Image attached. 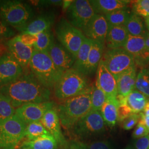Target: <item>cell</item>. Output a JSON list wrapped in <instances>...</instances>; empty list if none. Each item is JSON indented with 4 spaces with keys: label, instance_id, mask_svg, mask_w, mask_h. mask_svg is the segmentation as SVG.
I'll use <instances>...</instances> for the list:
<instances>
[{
    "label": "cell",
    "instance_id": "cell-31",
    "mask_svg": "<svg viewBox=\"0 0 149 149\" xmlns=\"http://www.w3.org/2000/svg\"><path fill=\"white\" fill-rule=\"evenodd\" d=\"M49 135L51 134L44 127L40 121L32 123L27 125L25 131V137L27 138V140H33L41 136Z\"/></svg>",
    "mask_w": 149,
    "mask_h": 149
},
{
    "label": "cell",
    "instance_id": "cell-27",
    "mask_svg": "<svg viewBox=\"0 0 149 149\" xmlns=\"http://www.w3.org/2000/svg\"><path fill=\"white\" fill-rule=\"evenodd\" d=\"M124 26L128 34L133 36L144 37L147 32L145 24L141 17L132 12Z\"/></svg>",
    "mask_w": 149,
    "mask_h": 149
},
{
    "label": "cell",
    "instance_id": "cell-29",
    "mask_svg": "<svg viewBox=\"0 0 149 149\" xmlns=\"http://www.w3.org/2000/svg\"><path fill=\"white\" fill-rule=\"evenodd\" d=\"M64 149H113L111 144L106 140L95 141L86 144L77 141L68 142Z\"/></svg>",
    "mask_w": 149,
    "mask_h": 149
},
{
    "label": "cell",
    "instance_id": "cell-43",
    "mask_svg": "<svg viewBox=\"0 0 149 149\" xmlns=\"http://www.w3.org/2000/svg\"><path fill=\"white\" fill-rule=\"evenodd\" d=\"M135 149H149V134L138 139L135 143Z\"/></svg>",
    "mask_w": 149,
    "mask_h": 149
},
{
    "label": "cell",
    "instance_id": "cell-30",
    "mask_svg": "<svg viewBox=\"0 0 149 149\" xmlns=\"http://www.w3.org/2000/svg\"><path fill=\"white\" fill-rule=\"evenodd\" d=\"M123 48L133 56L138 54L146 48L144 37L133 36L129 34Z\"/></svg>",
    "mask_w": 149,
    "mask_h": 149
},
{
    "label": "cell",
    "instance_id": "cell-12",
    "mask_svg": "<svg viewBox=\"0 0 149 149\" xmlns=\"http://www.w3.org/2000/svg\"><path fill=\"white\" fill-rule=\"evenodd\" d=\"M24 70L8 52L0 55V88L18 79Z\"/></svg>",
    "mask_w": 149,
    "mask_h": 149
},
{
    "label": "cell",
    "instance_id": "cell-3",
    "mask_svg": "<svg viewBox=\"0 0 149 149\" xmlns=\"http://www.w3.org/2000/svg\"><path fill=\"white\" fill-rule=\"evenodd\" d=\"M28 68L39 82L50 90L54 88L64 73L54 65L47 52L35 49Z\"/></svg>",
    "mask_w": 149,
    "mask_h": 149
},
{
    "label": "cell",
    "instance_id": "cell-40",
    "mask_svg": "<svg viewBox=\"0 0 149 149\" xmlns=\"http://www.w3.org/2000/svg\"><path fill=\"white\" fill-rule=\"evenodd\" d=\"M15 32L10 27L6 24L0 18V42L13 37Z\"/></svg>",
    "mask_w": 149,
    "mask_h": 149
},
{
    "label": "cell",
    "instance_id": "cell-20",
    "mask_svg": "<svg viewBox=\"0 0 149 149\" xmlns=\"http://www.w3.org/2000/svg\"><path fill=\"white\" fill-rule=\"evenodd\" d=\"M136 69L134 66L119 77L117 80L118 96L125 98L135 89Z\"/></svg>",
    "mask_w": 149,
    "mask_h": 149
},
{
    "label": "cell",
    "instance_id": "cell-6",
    "mask_svg": "<svg viewBox=\"0 0 149 149\" xmlns=\"http://www.w3.org/2000/svg\"><path fill=\"white\" fill-rule=\"evenodd\" d=\"M55 33L59 43L76 58L86 38L83 32L61 18L56 24Z\"/></svg>",
    "mask_w": 149,
    "mask_h": 149
},
{
    "label": "cell",
    "instance_id": "cell-26",
    "mask_svg": "<svg viewBox=\"0 0 149 149\" xmlns=\"http://www.w3.org/2000/svg\"><path fill=\"white\" fill-rule=\"evenodd\" d=\"M92 40L86 37L80 47L79 52L76 57V60L72 69L75 70L84 74L86 65L87 63L88 55L90 51Z\"/></svg>",
    "mask_w": 149,
    "mask_h": 149
},
{
    "label": "cell",
    "instance_id": "cell-46",
    "mask_svg": "<svg viewBox=\"0 0 149 149\" xmlns=\"http://www.w3.org/2000/svg\"><path fill=\"white\" fill-rule=\"evenodd\" d=\"M144 39H145V46L147 48L149 49V32L147 31L146 34L144 36Z\"/></svg>",
    "mask_w": 149,
    "mask_h": 149
},
{
    "label": "cell",
    "instance_id": "cell-10",
    "mask_svg": "<svg viewBox=\"0 0 149 149\" xmlns=\"http://www.w3.org/2000/svg\"><path fill=\"white\" fill-rule=\"evenodd\" d=\"M67 20L81 31L96 14L90 1H72L66 10Z\"/></svg>",
    "mask_w": 149,
    "mask_h": 149
},
{
    "label": "cell",
    "instance_id": "cell-37",
    "mask_svg": "<svg viewBox=\"0 0 149 149\" xmlns=\"http://www.w3.org/2000/svg\"><path fill=\"white\" fill-rule=\"evenodd\" d=\"M133 57L136 69L141 70L149 68V49L146 48Z\"/></svg>",
    "mask_w": 149,
    "mask_h": 149
},
{
    "label": "cell",
    "instance_id": "cell-41",
    "mask_svg": "<svg viewBox=\"0 0 149 149\" xmlns=\"http://www.w3.org/2000/svg\"><path fill=\"white\" fill-rule=\"evenodd\" d=\"M132 114H133L125 104H119L118 109V122H122Z\"/></svg>",
    "mask_w": 149,
    "mask_h": 149
},
{
    "label": "cell",
    "instance_id": "cell-34",
    "mask_svg": "<svg viewBox=\"0 0 149 149\" xmlns=\"http://www.w3.org/2000/svg\"><path fill=\"white\" fill-rule=\"evenodd\" d=\"M135 89L149 98V68L140 70L136 76Z\"/></svg>",
    "mask_w": 149,
    "mask_h": 149
},
{
    "label": "cell",
    "instance_id": "cell-11",
    "mask_svg": "<svg viewBox=\"0 0 149 149\" xmlns=\"http://www.w3.org/2000/svg\"><path fill=\"white\" fill-rule=\"evenodd\" d=\"M53 101L43 103H31L17 108L15 115L26 125L36 122H40L45 113L53 109Z\"/></svg>",
    "mask_w": 149,
    "mask_h": 149
},
{
    "label": "cell",
    "instance_id": "cell-36",
    "mask_svg": "<svg viewBox=\"0 0 149 149\" xmlns=\"http://www.w3.org/2000/svg\"><path fill=\"white\" fill-rule=\"evenodd\" d=\"M132 13L140 17H149V0H137L133 2Z\"/></svg>",
    "mask_w": 149,
    "mask_h": 149
},
{
    "label": "cell",
    "instance_id": "cell-44",
    "mask_svg": "<svg viewBox=\"0 0 149 149\" xmlns=\"http://www.w3.org/2000/svg\"><path fill=\"white\" fill-rule=\"evenodd\" d=\"M139 114L140 116L139 122L144 124L149 130V101L144 111Z\"/></svg>",
    "mask_w": 149,
    "mask_h": 149
},
{
    "label": "cell",
    "instance_id": "cell-25",
    "mask_svg": "<svg viewBox=\"0 0 149 149\" xmlns=\"http://www.w3.org/2000/svg\"><path fill=\"white\" fill-rule=\"evenodd\" d=\"M58 143L51 135H45L33 140H26L22 143L21 148L30 149H56Z\"/></svg>",
    "mask_w": 149,
    "mask_h": 149
},
{
    "label": "cell",
    "instance_id": "cell-8",
    "mask_svg": "<svg viewBox=\"0 0 149 149\" xmlns=\"http://www.w3.org/2000/svg\"><path fill=\"white\" fill-rule=\"evenodd\" d=\"M102 60L116 80L135 65L133 55L123 48L105 49Z\"/></svg>",
    "mask_w": 149,
    "mask_h": 149
},
{
    "label": "cell",
    "instance_id": "cell-22",
    "mask_svg": "<svg viewBox=\"0 0 149 149\" xmlns=\"http://www.w3.org/2000/svg\"><path fill=\"white\" fill-rule=\"evenodd\" d=\"M128 32L124 26H109L106 39L107 49L123 48L128 38Z\"/></svg>",
    "mask_w": 149,
    "mask_h": 149
},
{
    "label": "cell",
    "instance_id": "cell-33",
    "mask_svg": "<svg viewBox=\"0 0 149 149\" xmlns=\"http://www.w3.org/2000/svg\"><path fill=\"white\" fill-rule=\"evenodd\" d=\"M107 100L106 95L96 84L92 86L91 93V110L100 111Z\"/></svg>",
    "mask_w": 149,
    "mask_h": 149
},
{
    "label": "cell",
    "instance_id": "cell-47",
    "mask_svg": "<svg viewBox=\"0 0 149 149\" xmlns=\"http://www.w3.org/2000/svg\"><path fill=\"white\" fill-rule=\"evenodd\" d=\"M145 27L147 29L148 31L149 32V17L146 18H145Z\"/></svg>",
    "mask_w": 149,
    "mask_h": 149
},
{
    "label": "cell",
    "instance_id": "cell-45",
    "mask_svg": "<svg viewBox=\"0 0 149 149\" xmlns=\"http://www.w3.org/2000/svg\"><path fill=\"white\" fill-rule=\"evenodd\" d=\"M38 3L43 7H49L50 6H61L63 4V1L60 0H48L39 1Z\"/></svg>",
    "mask_w": 149,
    "mask_h": 149
},
{
    "label": "cell",
    "instance_id": "cell-17",
    "mask_svg": "<svg viewBox=\"0 0 149 149\" xmlns=\"http://www.w3.org/2000/svg\"><path fill=\"white\" fill-rule=\"evenodd\" d=\"M55 19V16L53 12H45L33 19L26 25L17 31L21 33H27L38 35L47 30L50 29L54 24Z\"/></svg>",
    "mask_w": 149,
    "mask_h": 149
},
{
    "label": "cell",
    "instance_id": "cell-28",
    "mask_svg": "<svg viewBox=\"0 0 149 149\" xmlns=\"http://www.w3.org/2000/svg\"><path fill=\"white\" fill-rule=\"evenodd\" d=\"M132 12L129 8H124L113 11L104 16L108 22V26H124L128 20Z\"/></svg>",
    "mask_w": 149,
    "mask_h": 149
},
{
    "label": "cell",
    "instance_id": "cell-7",
    "mask_svg": "<svg viewBox=\"0 0 149 149\" xmlns=\"http://www.w3.org/2000/svg\"><path fill=\"white\" fill-rule=\"evenodd\" d=\"M27 125L15 114L0 122V149H14L25 137Z\"/></svg>",
    "mask_w": 149,
    "mask_h": 149
},
{
    "label": "cell",
    "instance_id": "cell-35",
    "mask_svg": "<svg viewBox=\"0 0 149 149\" xmlns=\"http://www.w3.org/2000/svg\"><path fill=\"white\" fill-rule=\"evenodd\" d=\"M16 109L9 100L0 93V122L13 116Z\"/></svg>",
    "mask_w": 149,
    "mask_h": 149
},
{
    "label": "cell",
    "instance_id": "cell-16",
    "mask_svg": "<svg viewBox=\"0 0 149 149\" xmlns=\"http://www.w3.org/2000/svg\"><path fill=\"white\" fill-rule=\"evenodd\" d=\"M6 47L8 52L24 69L28 68L34 52L33 47H28L23 44L17 36L7 41Z\"/></svg>",
    "mask_w": 149,
    "mask_h": 149
},
{
    "label": "cell",
    "instance_id": "cell-48",
    "mask_svg": "<svg viewBox=\"0 0 149 149\" xmlns=\"http://www.w3.org/2000/svg\"><path fill=\"white\" fill-rule=\"evenodd\" d=\"M29 149V148H19V149Z\"/></svg>",
    "mask_w": 149,
    "mask_h": 149
},
{
    "label": "cell",
    "instance_id": "cell-4",
    "mask_svg": "<svg viewBox=\"0 0 149 149\" xmlns=\"http://www.w3.org/2000/svg\"><path fill=\"white\" fill-rule=\"evenodd\" d=\"M34 12L28 3L17 0L0 1V18L6 24L17 30L32 20Z\"/></svg>",
    "mask_w": 149,
    "mask_h": 149
},
{
    "label": "cell",
    "instance_id": "cell-32",
    "mask_svg": "<svg viewBox=\"0 0 149 149\" xmlns=\"http://www.w3.org/2000/svg\"><path fill=\"white\" fill-rule=\"evenodd\" d=\"M37 36V41L33 47L34 49L40 52H47L55 41L53 33L51 29L39 33Z\"/></svg>",
    "mask_w": 149,
    "mask_h": 149
},
{
    "label": "cell",
    "instance_id": "cell-5",
    "mask_svg": "<svg viewBox=\"0 0 149 149\" xmlns=\"http://www.w3.org/2000/svg\"><path fill=\"white\" fill-rule=\"evenodd\" d=\"M91 86L86 76L71 69L65 71L54 87V96L64 101L79 95Z\"/></svg>",
    "mask_w": 149,
    "mask_h": 149
},
{
    "label": "cell",
    "instance_id": "cell-49",
    "mask_svg": "<svg viewBox=\"0 0 149 149\" xmlns=\"http://www.w3.org/2000/svg\"><path fill=\"white\" fill-rule=\"evenodd\" d=\"M126 149H133V148H130V147H129V148H127Z\"/></svg>",
    "mask_w": 149,
    "mask_h": 149
},
{
    "label": "cell",
    "instance_id": "cell-24",
    "mask_svg": "<svg viewBox=\"0 0 149 149\" xmlns=\"http://www.w3.org/2000/svg\"><path fill=\"white\" fill-rule=\"evenodd\" d=\"M149 101V98L135 89L125 98V104L133 113L139 114L143 112Z\"/></svg>",
    "mask_w": 149,
    "mask_h": 149
},
{
    "label": "cell",
    "instance_id": "cell-42",
    "mask_svg": "<svg viewBox=\"0 0 149 149\" xmlns=\"http://www.w3.org/2000/svg\"><path fill=\"white\" fill-rule=\"evenodd\" d=\"M149 134V130L146 126L142 123L139 122L133 133V137L136 139L143 138Z\"/></svg>",
    "mask_w": 149,
    "mask_h": 149
},
{
    "label": "cell",
    "instance_id": "cell-19",
    "mask_svg": "<svg viewBox=\"0 0 149 149\" xmlns=\"http://www.w3.org/2000/svg\"><path fill=\"white\" fill-rule=\"evenodd\" d=\"M104 51L105 43L96 40L92 41L90 51L86 65L85 76H91L96 73Z\"/></svg>",
    "mask_w": 149,
    "mask_h": 149
},
{
    "label": "cell",
    "instance_id": "cell-38",
    "mask_svg": "<svg viewBox=\"0 0 149 149\" xmlns=\"http://www.w3.org/2000/svg\"><path fill=\"white\" fill-rule=\"evenodd\" d=\"M140 119V116L139 114H132L121 122L122 127L125 130H130L138 124Z\"/></svg>",
    "mask_w": 149,
    "mask_h": 149
},
{
    "label": "cell",
    "instance_id": "cell-15",
    "mask_svg": "<svg viewBox=\"0 0 149 149\" xmlns=\"http://www.w3.org/2000/svg\"><path fill=\"white\" fill-rule=\"evenodd\" d=\"M47 52L54 65L63 72L72 68L76 58L61 44L55 40Z\"/></svg>",
    "mask_w": 149,
    "mask_h": 149
},
{
    "label": "cell",
    "instance_id": "cell-2",
    "mask_svg": "<svg viewBox=\"0 0 149 149\" xmlns=\"http://www.w3.org/2000/svg\"><path fill=\"white\" fill-rule=\"evenodd\" d=\"M91 90L92 86L79 95L63 101L58 106L57 112L60 124L65 129H71L76 123L90 112Z\"/></svg>",
    "mask_w": 149,
    "mask_h": 149
},
{
    "label": "cell",
    "instance_id": "cell-18",
    "mask_svg": "<svg viewBox=\"0 0 149 149\" xmlns=\"http://www.w3.org/2000/svg\"><path fill=\"white\" fill-rule=\"evenodd\" d=\"M40 122L49 133L55 139L58 145L64 148L67 141L61 132L57 110L54 108L49 110L44 115Z\"/></svg>",
    "mask_w": 149,
    "mask_h": 149
},
{
    "label": "cell",
    "instance_id": "cell-9",
    "mask_svg": "<svg viewBox=\"0 0 149 149\" xmlns=\"http://www.w3.org/2000/svg\"><path fill=\"white\" fill-rule=\"evenodd\" d=\"M105 125L101 112L91 110L75 124L71 130L76 136L84 138L103 133Z\"/></svg>",
    "mask_w": 149,
    "mask_h": 149
},
{
    "label": "cell",
    "instance_id": "cell-1",
    "mask_svg": "<svg viewBox=\"0 0 149 149\" xmlns=\"http://www.w3.org/2000/svg\"><path fill=\"white\" fill-rule=\"evenodd\" d=\"M0 93L6 96L16 109L31 103L50 101L51 91L42 85L30 70L16 81L0 88Z\"/></svg>",
    "mask_w": 149,
    "mask_h": 149
},
{
    "label": "cell",
    "instance_id": "cell-39",
    "mask_svg": "<svg viewBox=\"0 0 149 149\" xmlns=\"http://www.w3.org/2000/svg\"><path fill=\"white\" fill-rule=\"evenodd\" d=\"M17 37L22 43L30 47H33L37 41V36L30 33H22Z\"/></svg>",
    "mask_w": 149,
    "mask_h": 149
},
{
    "label": "cell",
    "instance_id": "cell-23",
    "mask_svg": "<svg viewBox=\"0 0 149 149\" xmlns=\"http://www.w3.org/2000/svg\"><path fill=\"white\" fill-rule=\"evenodd\" d=\"M119 106L117 98H107L101 110L102 117L107 125L113 127L118 122V109Z\"/></svg>",
    "mask_w": 149,
    "mask_h": 149
},
{
    "label": "cell",
    "instance_id": "cell-14",
    "mask_svg": "<svg viewBox=\"0 0 149 149\" xmlns=\"http://www.w3.org/2000/svg\"><path fill=\"white\" fill-rule=\"evenodd\" d=\"M96 84L106 95L107 98H116L118 95L117 80L101 60L96 71Z\"/></svg>",
    "mask_w": 149,
    "mask_h": 149
},
{
    "label": "cell",
    "instance_id": "cell-13",
    "mask_svg": "<svg viewBox=\"0 0 149 149\" xmlns=\"http://www.w3.org/2000/svg\"><path fill=\"white\" fill-rule=\"evenodd\" d=\"M109 26L103 15L95 14L82 31L86 37L106 43Z\"/></svg>",
    "mask_w": 149,
    "mask_h": 149
},
{
    "label": "cell",
    "instance_id": "cell-21",
    "mask_svg": "<svg viewBox=\"0 0 149 149\" xmlns=\"http://www.w3.org/2000/svg\"><path fill=\"white\" fill-rule=\"evenodd\" d=\"M128 0H90L96 14L104 15L113 11L128 8Z\"/></svg>",
    "mask_w": 149,
    "mask_h": 149
}]
</instances>
